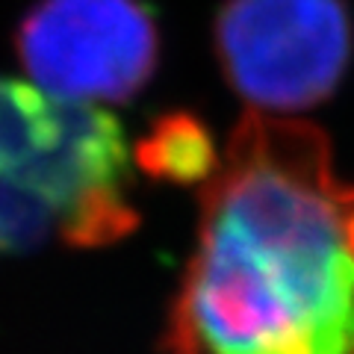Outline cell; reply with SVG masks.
Here are the masks:
<instances>
[{
  "mask_svg": "<svg viewBox=\"0 0 354 354\" xmlns=\"http://www.w3.org/2000/svg\"><path fill=\"white\" fill-rule=\"evenodd\" d=\"M165 354H354V180L319 127L251 113L230 133Z\"/></svg>",
  "mask_w": 354,
  "mask_h": 354,
  "instance_id": "1",
  "label": "cell"
},
{
  "mask_svg": "<svg viewBox=\"0 0 354 354\" xmlns=\"http://www.w3.org/2000/svg\"><path fill=\"white\" fill-rule=\"evenodd\" d=\"M127 192V142L106 109L0 77V257L127 236L139 225Z\"/></svg>",
  "mask_w": 354,
  "mask_h": 354,
  "instance_id": "2",
  "label": "cell"
},
{
  "mask_svg": "<svg viewBox=\"0 0 354 354\" xmlns=\"http://www.w3.org/2000/svg\"><path fill=\"white\" fill-rule=\"evenodd\" d=\"M216 57L260 113H298L330 97L346 77L351 18L342 0H225Z\"/></svg>",
  "mask_w": 354,
  "mask_h": 354,
  "instance_id": "3",
  "label": "cell"
},
{
  "mask_svg": "<svg viewBox=\"0 0 354 354\" xmlns=\"http://www.w3.org/2000/svg\"><path fill=\"white\" fill-rule=\"evenodd\" d=\"M18 57L53 97L130 101L157 71L160 32L139 0H39L18 27Z\"/></svg>",
  "mask_w": 354,
  "mask_h": 354,
  "instance_id": "4",
  "label": "cell"
},
{
  "mask_svg": "<svg viewBox=\"0 0 354 354\" xmlns=\"http://www.w3.org/2000/svg\"><path fill=\"white\" fill-rule=\"evenodd\" d=\"M216 148L207 127L192 115H169L139 145V165L174 183L207 180L216 169Z\"/></svg>",
  "mask_w": 354,
  "mask_h": 354,
  "instance_id": "5",
  "label": "cell"
}]
</instances>
